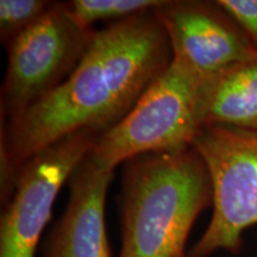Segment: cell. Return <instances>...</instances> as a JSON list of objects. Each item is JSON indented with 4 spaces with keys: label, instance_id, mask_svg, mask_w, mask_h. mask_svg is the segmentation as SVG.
Wrapping results in <instances>:
<instances>
[{
    "label": "cell",
    "instance_id": "obj_1",
    "mask_svg": "<svg viewBox=\"0 0 257 257\" xmlns=\"http://www.w3.org/2000/svg\"><path fill=\"white\" fill-rule=\"evenodd\" d=\"M173 59L154 11L107 23L59 87L2 125V204L15 192L24 162L81 130L104 134L120 123Z\"/></svg>",
    "mask_w": 257,
    "mask_h": 257
},
{
    "label": "cell",
    "instance_id": "obj_2",
    "mask_svg": "<svg viewBox=\"0 0 257 257\" xmlns=\"http://www.w3.org/2000/svg\"><path fill=\"white\" fill-rule=\"evenodd\" d=\"M212 200L207 168L192 147L126 161L119 257H188L193 225Z\"/></svg>",
    "mask_w": 257,
    "mask_h": 257
},
{
    "label": "cell",
    "instance_id": "obj_3",
    "mask_svg": "<svg viewBox=\"0 0 257 257\" xmlns=\"http://www.w3.org/2000/svg\"><path fill=\"white\" fill-rule=\"evenodd\" d=\"M219 75L206 74L173 50L168 67L120 123L99 136L89 156L101 168L150 153L192 147L207 125Z\"/></svg>",
    "mask_w": 257,
    "mask_h": 257
},
{
    "label": "cell",
    "instance_id": "obj_4",
    "mask_svg": "<svg viewBox=\"0 0 257 257\" xmlns=\"http://www.w3.org/2000/svg\"><path fill=\"white\" fill-rule=\"evenodd\" d=\"M192 148L206 166L213 200L208 226L188 257L238 253L243 233L257 225V130L206 125Z\"/></svg>",
    "mask_w": 257,
    "mask_h": 257
},
{
    "label": "cell",
    "instance_id": "obj_5",
    "mask_svg": "<svg viewBox=\"0 0 257 257\" xmlns=\"http://www.w3.org/2000/svg\"><path fill=\"white\" fill-rule=\"evenodd\" d=\"M95 34L72 17L67 3H54L36 24L6 46L2 115L14 119L59 87L78 67Z\"/></svg>",
    "mask_w": 257,
    "mask_h": 257
},
{
    "label": "cell",
    "instance_id": "obj_6",
    "mask_svg": "<svg viewBox=\"0 0 257 257\" xmlns=\"http://www.w3.org/2000/svg\"><path fill=\"white\" fill-rule=\"evenodd\" d=\"M100 135L94 130L78 131L22 165L14 195L0 219V257H35L61 187Z\"/></svg>",
    "mask_w": 257,
    "mask_h": 257
},
{
    "label": "cell",
    "instance_id": "obj_7",
    "mask_svg": "<svg viewBox=\"0 0 257 257\" xmlns=\"http://www.w3.org/2000/svg\"><path fill=\"white\" fill-rule=\"evenodd\" d=\"M174 51L199 70L219 75L257 57L248 35L217 2L167 0L154 10Z\"/></svg>",
    "mask_w": 257,
    "mask_h": 257
},
{
    "label": "cell",
    "instance_id": "obj_8",
    "mask_svg": "<svg viewBox=\"0 0 257 257\" xmlns=\"http://www.w3.org/2000/svg\"><path fill=\"white\" fill-rule=\"evenodd\" d=\"M113 170L87 156L68 180L66 210L48 234L43 257H111L105 202Z\"/></svg>",
    "mask_w": 257,
    "mask_h": 257
},
{
    "label": "cell",
    "instance_id": "obj_9",
    "mask_svg": "<svg viewBox=\"0 0 257 257\" xmlns=\"http://www.w3.org/2000/svg\"><path fill=\"white\" fill-rule=\"evenodd\" d=\"M207 125L257 130V57L219 74Z\"/></svg>",
    "mask_w": 257,
    "mask_h": 257
},
{
    "label": "cell",
    "instance_id": "obj_10",
    "mask_svg": "<svg viewBox=\"0 0 257 257\" xmlns=\"http://www.w3.org/2000/svg\"><path fill=\"white\" fill-rule=\"evenodd\" d=\"M166 0H72L67 3L69 14L83 27L93 28L98 21H124L133 16L154 11Z\"/></svg>",
    "mask_w": 257,
    "mask_h": 257
},
{
    "label": "cell",
    "instance_id": "obj_11",
    "mask_svg": "<svg viewBox=\"0 0 257 257\" xmlns=\"http://www.w3.org/2000/svg\"><path fill=\"white\" fill-rule=\"evenodd\" d=\"M55 2L46 0H2L0 38L6 47L16 37L36 24Z\"/></svg>",
    "mask_w": 257,
    "mask_h": 257
},
{
    "label": "cell",
    "instance_id": "obj_12",
    "mask_svg": "<svg viewBox=\"0 0 257 257\" xmlns=\"http://www.w3.org/2000/svg\"><path fill=\"white\" fill-rule=\"evenodd\" d=\"M218 3L242 27L257 50V0H218Z\"/></svg>",
    "mask_w": 257,
    "mask_h": 257
}]
</instances>
